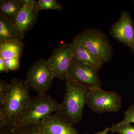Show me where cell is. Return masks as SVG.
Here are the masks:
<instances>
[{
  "label": "cell",
  "instance_id": "cell-1",
  "mask_svg": "<svg viewBox=\"0 0 134 134\" xmlns=\"http://www.w3.org/2000/svg\"><path fill=\"white\" fill-rule=\"evenodd\" d=\"M9 84V96L0 106V125L12 129L21 121L31 97L25 80L13 78Z\"/></svg>",
  "mask_w": 134,
  "mask_h": 134
},
{
  "label": "cell",
  "instance_id": "cell-2",
  "mask_svg": "<svg viewBox=\"0 0 134 134\" xmlns=\"http://www.w3.org/2000/svg\"><path fill=\"white\" fill-rule=\"evenodd\" d=\"M66 91L61 105L64 117L73 126L82 119L83 113L90 89L72 79H66Z\"/></svg>",
  "mask_w": 134,
  "mask_h": 134
},
{
  "label": "cell",
  "instance_id": "cell-3",
  "mask_svg": "<svg viewBox=\"0 0 134 134\" xmlns=\"http://www.w3.org/2000/svg\"><path fill=\"white\" fill-rule=\"evenodd\" d=\"M61 110L60 103H58L47 93H38L31 98L24 117L17 126L12 130L21 127L38 126L53 113Z\"/></svg>",
  "mask_w": 134,
  "mask_h": 134
},
{
  "label": "cell",
  "instance_id": "cell-4",
  "mask_svg": "<svg viewBox=\"0 0 134 134\" xmlns=\"http://www.w3.org/2000/svg\"><path fill=\"white\" fill-rule=\"evenodd\" d=\"M102 63L109 62L113 50L107 36L100 29L87 28L74 37Z\"/></svg>",
  "mask_w": 134,
  "mask_h": 134
},
{
  "label": "cell",
  "instance_id": "cell-5",
  "mask_svg": "<svg viewBox=\"0 0 134 134\" xmlns=\"http://www.w3.org/2000/svg\"><path fill=\"white\" fill-rule=\"evenodd\" d=\"M55 78L48 61L41 59L31 65L26 73L25 80L29 89L38 93H47Z\"/></svg>",
  "mask_w": 134,
  "mask_h": 134
},
{
  "label": "cell",
  "instance_id": "cell-6",
  "mask_svg": "<svg viewBox=\"0 0 134 134\" xmlns=\"http://www.w3.org/2000/svg\"><path fill=\"white\" fill-rule=\"evenodd\" d=\"M86 104L92 111L97 113H116L121 108L122 99L116 92L96 88L90 90Z\"/></svg>",
  "mask_w": 134,
  "mask_h": 134
},
{
  "label": "cell",
  "instance_id": "cell-7",
  "mask_svg": "<svg viewBox=\"0 0 134 134\" xmlns=\"http://www.w3.org/2000/svg\"><path fill=\"white\" fill-rule=\"evenodd\" d=\"M99 70L83 63L74 56L67 78L90 89L100 88L102 82Z\"/></svg>",
  "mask_w": 134,
  "mask_h": 134
},
{
  "label": "cell",
  "instance_id": "cell-8",
  "mask_svg": "<svg viewBox=\"0 0 134 134\" xmlns=\"http://www.w3.org/2000/svg\"><path fill=\"white\" fill-rule=\"evenodd\" d=\"M74 57L72 43H63L54 49L47 61L54 77L66 79Z\"/></svg>",
  "mask_w": 134,
  "mask_h": 134
},
{
  "label": "cell",
  "instance_id": "cell-9",
  "mask_svg": "<svg viewBox=\"0 0 134 134\" xmlns=\"http://www.w3.org/2000/svg\"><path fill=\"white\" fill-rule=\"evenodd\" d=\"M110 33L129 47L134 54V21L128 12L122 10L119 20L112 25Z\"/></svg>",
  "mask_w": 134,
  "mask_h": 134
},
{
  "label": "cell",
  "instance_id": "cell-10",
  "mask_svg": "<svg viewBox=\"0 0 134 134\" xmlns=\"http://www.w3.org/2000/svg\"><path fill=\"white\" fill-rule=\"evenodd\" d=\"M23 7L17 15L14 24L17 32L21 39L25 34L30 30L37 21L39 13L36 11L34 0H23Z\"/></svg>",
  "mask_w": 134,
  "mask_h": 134
},
{
  "label": "cell",
  "instance_id": "cell-11",
  "mask_svg": "<svg viewBox=\"0 0 134 134\" xmlns=\"http://www.w3.org/2000/svg\"><path fill=\"white\" fill-rule=\"evenodd\" d=\"M40 126L46 134H77V130L64 117L61 111L52 114Z\"/></svg>",
  "mask_w": 134,
  "mask_h": 134
},
{
  "label": "cell",
  "instance_id": "cell-12",
  "mask_svg": "<svg viewBox=\"0 0 134 134\" xmlns=\"http://www.w3.org/2000/svg\"><path fill=\"white\" fill-rule=\"evenodd\" d=\"M72 43L74 57L96 69L99 70L102 68V63L74 37Z\"/></svg>",
  "mask_w": 134,
  "mask_h": 134
},
{
  "label": "cell",
  "instance_id": "cell-13",
  "mask_svg": "<svg viewBox=\"0 0 134 134\" xmlns=\"http://www.w3.org/2000/svg\"><path fill=\"white\" fill-rule=\"evenodd\" d=\"M24 44L20 39L0 41V56L4 59L21 58Z\"/></svg>",
  "mask_w": 134,
  "mask_h": 134
},
{
  "label": "cell",
  "instance_id": "cell-14",
  "mask_svg": "<svg viewBox=\"0 0 134 134\" xmlns=\"http://www.w3.org/2000/svg\"><path fill=\"white\" fill-rule=\"evenodd\" d=\"M24 4L23 0H1L0 16L14 23Z\"/></svg>",
  "mask_w": 134,
  "mask_h": 134
},
{
  "label": "cell",
  "instance_id": "cell-15",
  "mask_svg": "<svg viewBox=\"0 0 134 134\" xmlns=\"http://www.w3.org/2000/svg\"><path fill=\"white\" fill-rule=\"evenodd\" d=\"M18 39H21L17 32L14 22L0 16V41Z\"/></svg>",
  "mask_w": 134,
  "mask_h": 134
},
{
  "label": "cell",
  "instance_id": "cell-16",
  "mask_svg": "<svg viewBox=\"0 0 134 134\" xmlns=\"http://www.w3.org/2000/svg\"><path fill=\"white\" fill-rule=\"evenodd\" d=\"M35 7L36 11L38 13L43 10H60L63 9L62 5L56 0H39L36 2Z\"/></svg>",
  "mask_w": 134,
  "mask_h": 134
},
{
  "label": "cell",
  "instance_id": "cell-17",
  "mask_svg": "<svg viewBox=\"0 0 134 134\" xmlns=\"http://www.w3.org/2000/svg\"><path fill=\"white\" fill-rule=\"evenodd\" d=\"M109 130L113 133H118L120 134H134V126L130 123H122L119 122L114 124Z\"/></svg>",
  "mask_w": 134,
  "mask_h": 134
},
{
  "label": "cell",
  "instance_id": "cell-18",
  "mask_svg": "<svg viewBox=\"0 0 134 134\" xmlns=\"http://www.w3.org/2000/svg\"><path fill=\"white\" fill-rule=\"evenodd\" d=\"M10 92V85L4 80H0V106L7 99Z\"/></svg>",
  "mask_w": 134,
  "mask_h": 134
},
{
  "label": "cell",
  "instance_id": "cell-19",
  "mask_svg": "<svg viewBox=\"0 0 134 134\" xmlns=\"http://www.w3.org/2000/svg\"><path fill=\"white\" fill-rule=\"evenodd\" d=\"M15 129L18 130L22 134H46L40 125L31 126L21 127Z\"/></svg>",
  "mask_w": 134,
  "mask_h": 134
},
{
  "label": "cell",
  "instance_id": "cell-20",
  "mask_svg": "<svg viewBox=\"0 0 134 134\" xmlns=\"http://www.w3.org/2000/svg\"><path fill=\"white\" fill-rule=\"evenodd\" d=\"M19 58L4 59L7 68L9 71H15L20 69Z\"/></svg>",
  "mask_w": 134,
  "mask_h": 134
},
{
  "label": "cell",
  "instance_id": "cell-21",
  "mask_svg": "<svg viewBox=\"0 0 134 134\" xmlns=\"http://www.w3.org/2000/svg\"><path fill=\"white\" fill-rule=\"evenodd\" d=\"M124 115V119L120 122L130 124L134 123V105L130 106L125 111Z\"/></svg>",
  "mask_w": 134,
  "mask_h": 134
},
{
  "label": "cell",
  "instance_id": "cell-22",
  "mask_svg": "<svg viewBox=\"0 0 134 134\" xmlns=\"http://www.w3.org/2000/svg\"><path fill=\"white\" fill-rule=\"evenodd\" d=\"M1 134H22L18 130H11L10 129L1 127Z\"/></svg>",
  "mask_w": 134,
  "mask_h": 134
},
{
  "label": "cell",
  "instance_id": "cell-23",
  "mask_svg": "<svg viewBox=\"0 0 134 134\" xmlns=\"http://www.w3.org/2000/svg\"><path fill=\"white\" fill-rule=\"evenodd\" d=\"M9 72V71L7 68L5 60L2 57L0 56V73L1 74L3 72L8 73Z\"/></svg>",
  "mask_w": 134,
  "mask_h": 134
},
{
  "label": "cell",
  "instance_id": "cell-24",
  "mask_svg": "<svg viewBox=\"0 0 134 134\" xmlns=\"http://www.w3.org/2000/svg\"><path fill=\"white\" fill-rule=\"evenodd\" d=\"M109 131H110L109 128H106L105 129L102 130V131L95 133L93 134H107Z\"/></svg>",
  "mask_w": 134,
  "mask_h": 134
},
{
  "label": "cell",
  "instance_id": "cell-25",
  "mask_svg": "<svg viewBox=\"0 0 134 134\" xmlns=\"http://www.w3.org/2000/svg\"><path fill=\"white\" fill-rule=\"evenodd\" d=\"M133 2H134V1H133Z\"/></svg>",
  "mask_w": 134,
  "mask_h": 134
},
{
  "label": "cell",
  "instance_id": "cell-26",
  "mask_svg": "<svg viewBox=\"0 0 134 134\" xmlns=\"http://www.w3.org/2000/svg\"></svg>",
  "mask_w": 134,
  "mask_h": 134
}]
</instances>
